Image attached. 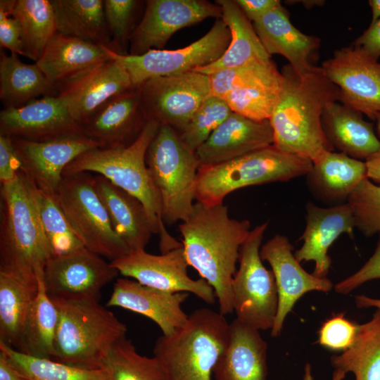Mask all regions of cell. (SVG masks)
<instances>
[{
	"label": "cell",
	"instance_id": "1",
	"mask_svg": "<svg viewBox=\"0 0 380 380\" xmlns=\"http://www.w3.org/2000/svg\"><path fill=\"white\" fill-rule=\"evenodd\" d=\"M179 230L189 265L213 288L220 312L232 313V280L240 248L251 230L250 221L231 218L223 203L196 201Z\"/></svg>",
	"mask_w": 380,
	"mask_h": 380
},
{
	"label": "cell",
	"instance_id": "2",
	"mask_svg": "<svg viewBox=\"0 0 380 380\" xmlns=\"http://www.w3.org/2000/svg\"><path fill=\"white\" fill-rule=\"evenodd\" d=\"M283 88L269 119L273 145L286 153L317 161L326 152L334 151L322 129V115L331 103L338 101V88L321 67L302 75L289 64L283 67Z\"/></svg>",
	"mask_w": 380,
	"mask_h": 380
},
{
	"label": "cell",
	"instance_id": "3",
	"mask_svg": "<svg viewBox=\"0 0 380 380\" xmlns=\"http://www.w3.org/2000/svg\"><path fill=\"white\" fill-rule=\"evenodd\" d=\"M160 125L148 120L137 138L129 145L99 147L82 153L68 165L63 175L96 172L137 198L146 209L153 234L159 235L160 248L163 253L182 244L165 229L160 198L146 163L147 149Z\"/></svg>",
	"mask_w": 380,
	"mask_h": 380
},
{
	"label": "cell",
	"instance_id": "4",
	"mask_svg": "<svg viewBox=\"0 0 380 380\" xmlns=\"http://www.w3.org/2000/svg\"><path fill=\"white\" fill-rule=\"evenodd\" d=\"M51 253L33 195V182L20 170L1 187L0 269L44 274Z\"/></svg>",
	"mask_w": 380,
	"mask_h": 380
},
{
	"label": "cell",
	"instance_id": "5",
	"mask_svg": "<svg viewBox=\"0 0 380 380\" xmlns=\"http://www.w3.org/2000/svg\"><path fill=\"white\" fill-rule=\"evenodd\" d=\"M51 299L58 313L53 360L100 369L113 346L126 337V325L99 301Z\"/></svg>",
	"mask_w": 380,
	"mask_h": 380
},
{
	"label": "cell",
	"instance_id": "6",
	"mask_svg": "<svg viewBox=\"0 0 380 380\" xmlns=\"http://www.w3.org/2000/svg\"><path fill=\"white\" fill-rule=\"evenodd\" d=\"M224 315L198 308L171 335H161L153 348L168 380H212L213 371L229 339Z\"/></svg>",
	"mask_w": 380,
	"mask_h": 380
},
{
	"label": "cell",
	"instance_id": "7",
	"mask_svg": "<svg viewBox=\"0 0 380 380\" xmlns=\"http://www.w3.org/2000/svg\"><path fill=\"white\" fill-rule=\"evenodd\" d=\"M312 167L310 159L284 152L272 144L220 164L200 167L196 200L206 205L222 204L232 191L249 186L286 182L306 175Z\"/></svg>",
	"mask_w": 380,
	"mask_h": 380
},
{
	"label": "cell",
	"instance_id": "8",
	"mask_svg": "<svg viewBox=\"0 0 380 380\" xmlns=\"http://www.w3.org/2000/svg\"><path fill=\"white\" fill-rule=\"evenodd\" d=\"M146 163L159 194L165 224L184 221L196 199L199 163L171 127L160 124L146 152Z\"/></svg>",
	"mask_w": 380,
	"mask_h": 380
},
{
	"label": "cell",
	"instance_id": "9",
	"mask_svg": "<svg viewBox=\"0 0 380 380\" xmlns=\"http://www.w3.org/2000/svg\"><path fill=\"white\" fill-rule=\"evenodd\" d=\"M53 198L85 248L110 262L130 252L114 232L89 172L63 175Z\"/></svg>",
	"mask_w": 380,
	"mask_h": 380
},
{
	"label": "cell",
	"instance_id": "10",
	"mask_svg": "<svg viewBox=\"0 0 380 380\" xmlns=\"http://www.w3.org/2000/svg\"><path fill=\"white\" fill-rule=\"evenodd\" d=\"M267 226L264 222L251 230L240 248L239 266L232 285L236 318L259 331L272 329L278 308L273 272L264 266L260 255Z\"/></svg>",
	"mask_w": 380,
	"mask_h": 380
},
{
	"label": "cell",
	"instance_id": "11",
	"mask_svg": "<svg viewBox=\"0 0 380 380\" xmlns=\"http://www.w3.org/2000/svg\"><path fill=\"white\" fill-rule=\"evenodd\" d=\"M230 40L228 26L219 18L204 36L182 49H151L138 56L120 55L108 49L107 52L126 70L132 86L137 87L152 78L179 75L214 63L224 53Z\"/></svg>",
	"mask_w": 380,
	"mask_h": 380
},
{
	"label": "cell",
	"instance_id": "12",
	"mask_svg": "<svg viewBox=\"0 0 380 380\" xmlns=\"http://www.w3.org/2000/svg\"><path fill=\"white\" fill-rule=\"evenodd\" d=\"M147 120L180 134L211 93L209 76L196 71L150 79L139 87Z\"/></svg>",
	"mask_w": 380,
	"mask_h": 380
},
{
	"label": "cell",
	"instance_id": "13",
	"mask_svg": "<svg viewBox=\"0 0 380 380\" xmlns=\"http://www.w3.org/2000/svg\"><path fill=\"white\" fill-rule=\"evenodd\" d=\"M338 88V102L375 121L380 114V62L352 45L334 51L322 66Z\"/></svg>",
	"mask_w": 380,
	"mask_h": 380
},
{
	"label": "cell",
	"instance_id": "14",
	"mask_svg": "<svg viewBox=\"0 0 380 380\" xmlns=\"http://www.w3.org/2000/svg\"><path fill=\"white\" fill-rule=\"evenodd\" d=\"M110 262L119 273L144 285L173 293H191L208 304L215 302V291L205 279L189 276L182 246L160 255L145 250L130 251Z\"/></svg>",
	"mask_w": 380,
	"mask_h": 380
},
{
	"label": "cell",
	"instance_id": "15",
	"mask_svg": "<svg viewBox=\"0 0 380 380\" xmlns=\"http://www.w3.org/2000/svg\"><path fill=\"white\" fill-rule=\"evenodd\" d=\"M208 18H222L221 7L205 0H148L129 39V53L138 56L163 49L178 30Z\"/></svg>",
	"mask_w": 380,
	"mask_h": 380
},
{
	"label": "cell",
	"instance_id": "16",
	"mask_svg": "<svg viewBox=\"0 0 380 380\" xmlns=\"http://www.w3.org/2000/svg\"><path fill=\"white\" fill-rule=\"evenodd\" d=\"M119 272L87 248L51 258L44 268V284L51 298L99 301L102 289Z\"/></svg>",
	"mask_w": 380,
	"mask_h": 380
},
{
	"label": "cell",
	"instance_id": "17",
	"mask_svg": "<svg viewBox=\"0 0 380 380\" xmlns=\"http://www.w3.org/2000/svg\"><path fill=\"white\" fill-rule=\"evenodd\" d=\"M22 165V171L45 194L55 196L65 168L82 153L99 148L83 134L44 141L12 138Z\"/></svg>",
	"mask_w": 380,
	"mask_h": 380
},
{
	"label": "cell",
	"instance_id": "18",
	"mask_svg": "<svg viewBox=\"0 0 380 380\" xmlns=\"http://www.w3.org/2000/svg\"><path fill=\"white\" fill-rule=\"evenodd\" d=\"M56 87V96L80 125L110 97L133 86L126 70L110 58L71 75Z\"/></svg>",
	"mask_w": 380,
	"mask_h": 380
},
{
	"label": "cell",
	"instance_id": "19",
	"mask_svg": "<svg viewBox=\"0 0 380 380\" xmlns=\"http://www.w3.org/2000/svg\"><path fill=\"white\" fill-rule=\"evenodd\" d=\"M293 246L288 238L277 234L261 246L260 255L272 267L278 293V308L271 336L277 337L284 320L298 300L312 291L329 292L333 284L307 272L293 253Z\"/></svg>",
	"mask_w": 380,
	"mask_h": 380
},
{
	"label": "cell",
	"instance_id": "20",
	"mask_svg": "<svg viewBox=\"0 0 380 380\" xmlns=\"http://www.w3.org/2000/svg\"><path fill=\"white\" fill-rule=\"evenodd\" d=\"M83 134L57 96L34 99L18 108L0 112V134L33 141Z\"/></svg>",
	"mask_w": 380,
	"mask_h": 380
},
{
	"label": "cell",
	"instance_id": "21",
	"mask_svg": "<svg viewBox=\"0 0 380 380\" xmlns=\"http://www.w3.org/2000/svg\"><path fill=\"white\" fill-rule=\"evenodd\" d=\"M147 120L139 87H133L108 99L80 127L83 134L99 148H108L132 144Z\"/></svg>",
	"mask_w": 380,
	"mask_h": 380
},
{
	"label": "cell",
	"instance_id": "22",
	"mask_svg": "<svg viewBox=\"0 0 380 380\" xmlns=\"http://www.w3.org/2000/svg\"><path fill=\"white\" fill-rule=\"evenodd\" d=\"M189 293L170 292L144 285L132 279L120 278L106 303L144 315L153 321L163 334L171 335L186 322L182 305Z\"/></svg>",
	"mask_w": 380,
	"mask_h": 380
},
{
	"label": "cell",
	"instance_id": "23",
	"mask_svg": "<svg viewBox=\"0 0 380 380\" xmlns=\"http://www.w3.org/2000/svg\"><path fill=\"white\" fill-rule=\"evenodd\" d=\"M305 210L306 224L300 237L303 243L294 255L300 262H315L312 274L324 278L331 264L329 248L341 234L353 235V213L348 203L322 208L308 202Z\"/></svg>",
	"mask_w": 380,
	"mask_h": 380
},
{
	"label": "cell",
	"instance_id": "24",
	"mask_svg": "<svg viewBox=\"0 0 380 380\" xmlns=\"http://www.w3.org/2000/svg\"><path fill=\"white\" fill-rule=\"evenodd\" d=\"M273 143V130L269 120L255 121L232 112L195 153L200 167L209 166L241 157Z\"/></svg>",
	"mask_w": 380,
	"mask_h": 380
},
{
	"label": "cell",
	"instance_id": "25",
	"mask_svg": "<svg viewBox=\"0 0 380 380\" xmlns=\"http://www.w3.org/2000/svg\"><path fill=\"white\" fill-rule=\"evenodd\" d=\"M267 350L259 330L235 318L229 323L227 345L214 367V380H266Z\"/></svg>",
	"mask_w": 380,
	"mask_h": 380
},
{
	"label": "cell",
	"instance_id": "26",
	"mask_svg": "<svg viewBox=\"0 0 380 380\" xmlns=\"http://www.w3.org/2000/svg\"><path fill=\"white\" fill-rule=\"evenodd\" d=\"M267 53L284 56L299 75L310 71L314 65L310 56L320 46V39L305 34L291 22L281 4L252 23Z\"/></svg>",
	"mask_w": 380,
	"mask_h": 380
},
{
	"label": "cell",
	"instance_id": "27",
	"mask_svg": "<svg viewBox=\"0 0 380 380\" xmlns=\"http://www.w3.org/2000/svg\"><path fill=\"white\" fill-rule=\"evenodd\" d=\"M94 182L118 237L130 251L145 250L153 232L142 203L100 175L94 177Z\"/></svg>",
	"mask_w": 380,
	"mask_h": 380
},
{
	"label": "cell",
	"instance_id": "28",
	"mask_svg": "<svg viewBox=\"0 0 380 380\" xmlns=\"http://www.w3.org/2000/svg\"><path fill=\"white\" fill-rule=\"evenodd\" d=\"M324 134L334 149L357 160H366L380 148L374 124L363 114L338 101L329 103L322 115Z\"/></svg>",
	"mask_w": 380,
	"mask_h": 380
},
{
	"label": "cell",
	"instance_id": "29",
	"mask_svg": "<svg viewBox=\"0 0 380 380\" xmlns=\"http://www.w3.org/2000/svg\"><path fill=\"white\" fill-rule=\"evenodd\" d=\"M366 177L365 161L341 152L327 151L312 163L306 182L315 197L336 205L347 202L355 188Z\"/></svg>",
	"mask_w": 380,
	"mask_h": 380
},
{
	"label": "cell",
	"instance_id": "30",
	"mask_svg": "<svg viewBox=\"0 0 380 380\" xmlns=\"http://www.w3.org/2000/svg\"><path fill=\"white\" fill-rule=\"evenodd\" d=\"M107 49L56 32L35 63L56 87L71 75L110 59Z\"/></svg>",
	"mask_w": 380,
	"mask_h": 380
},
{
	"label": "cell",
	"instance_id": "31",
	"mask_svg": "<svg viewBox=\"0 0 380 380\" xmlns=\"http://www.w3.org/2000/svg\"><path fill=\"white\" fill-rule=\"evenodd\" d=\"M38 291L36 275L0 269V341L18 348Z\"/></svg>",
	"mask_w": 380,
	"mask_h": 380
},
{
	"label": "cell",
	"instance_id": "32",
	"mask_svg": "<svg viewBox=\"0 0 380 380\" xmlns=\"http://www.w3.org/2000/svg\"><path fill=\"white\" fill-rule=\"evenodd\" d=\"M215 3L221 7V18L230 30V43L218 60L194 70L210 75L219 70L241 66L253 61L271 58L260 41L253 23L235 1L217 0Z\"/></svg>",
	"mask_w": 380,
	"mask_h": 380
},
{
	"label": "cell",
	"instance_id": "33",
	"mask_svg": "<svg viewBox=\"0 0 380 380\" xmlns=\"http://www.w3.org/2000/svg\"><path fill=\"white\" fill-rule=\"evenodd\" d=\"M56 32L110 49L103 0H50Z\"/></svg>",
	"mask_w": 380,
	"mask_h": 380
},
{
	"label": "cell",
	"instance_id": "34",
	"mask_svg": "<svg viewBox=\"0 0 380 380\" xmlns=\"http://www.w3.org/2000/svg\"><path fill=\"white\" fill-rule=\"evenodd\" d=\"M56 95V87L36 63L26 64L18 54L1 51L0 99L5 108L21 107L39 96Z\"/></svg>",
	"mask_w": 380,
	"mask_h": 380
},
{
	"label": "cell",
	"instance_id": "35",
	"mask_svg": "<svg viewBox=\"0 0 380 380\" xmlns=\"http://www.w3.org/2000/svg\"><path fill=\"white\" fill-rule=\"evenodd\" d=\"M283 75L274 63L222 98L232 112L255 121L269 120L279 100Z\"/></svg>",
	"mask_w": 380,
	"mask_h": 380
},
{
	"label": "cell",
	"instance_id": "36",
	"mask_svg": "<svg viewBox=\"0 0 380 380\" xmlns=\"http://www.w3.org/2000/svg\"><path fill=\"white\" fill-rule=\"evenodd\" d=\"M38 293L27 317L17 350L36 357L53 359L58 313L46 290L44 275L38 277Z\"/></svg>",
	"mask_w": 380,
	"mask_h": 380
},
{
	"label": "cell",
	"instance_id": "37",
	"mask_svg": "<svg viewBox=\"0 0 380 380\" xmlns=\"http://www.w3.org/2000/svg\"><path fill=\"white\" fill-rule=\"evenodd\" d=\"M331 362L336 369L353 373L355 380H380V310L359 325L351 346L333 355Z\"/></svg>",
	"mask_w": 380,
	"mask_h": 380
},
{
	"label": "cell",
	"instance_id": "38",
	"mask_svg": "<svg viewBox=\"0 0 380 380\" xmlns=\"http://www.w3.org/2000/svg\"><path fill=\"white\" fill-rule=\"evenodd\" d=\"M11 16L20 26L24 56L37 62L56 32L50 0H17Z\"/></svg>",
	"mask_w": 380,
	"mask_h": 380
},
{
	"label": "cell",
	"instance_id": "39",
	"mask_svg": "<svg viewBox=\"0 0 380 380\" xmlns=\"http://www.w3.org/2000/svg\"><path fill=\"white\" fill-rule=\"evenodd\" d=\"M100 369L106 380H168L159 361L139 354L127 337L113 346Z\"/></svg>",
	"mask_w": 380,
	"mask_h": 380
},
{
	"label": "cell",
	"instance_id": "40",
	"mask_svg": "<svg viewBox=\"0 0 380 380\" xmlns=\"http://www.w3.org/2000/svg\"><path fill=\"white\" fill-rule=\"evenodd\" d=\"M33 195L51 258L85 248L54 198L37 188L34 183Z\"/></svg>",
	"mask_w": 380,
	"mask_h": 380
},
{
	"label": "cell",
	"instance_id": "41",
	"mask_svg": "<svg viewBox=\"0 0 380 380\" xmlns=\"http://www.w3.org/2000/svg\"><path fill=\"white\" fill-rule=\"evenodd\" d=\"M0 350L28 380H106L101 369H86L26 355L0 341Z\"/></svg>",
	"mask_w": 380,
	"mask_h": 380
},
{
	"label": "cell",
	"instance_id": "42",
	"mask_svg": "<svg viewBox=\"0 0 380 380\" xmlns=\"http://www.w3.org/2000/svg\"><path fill=\"white\" fill-rule=\"evenodd\" d=\"M232 113L224 100L210 95L198 108L185 129L179 134L181 140L196 151Z\"/></svg>",
	"mask_w": 380,
	"mask_h": 380
},
{
	"label": "cell",
	"instance_id": "43",
	"mask_svg": "<svg viewBox=\"0 0 380 380\" xmlns=\"http://www.w3.org/2000/svg\"><path fill=\"white\" fill-rule=\"evenodd\" d=\"M143 1L137 0H104L106 23L111 36L110 50L127 55L130 37L137 27V17Z\"/></svg>",
	"mask_w": 380,
	"mask_h": 380
},
{
	"label": "cell",
	"instance_id": "44",
	"mask_svg": "<svg viewBox=\"0 0 380 380\" xmlns=\"http://www.w3.org/2000/svg\"><path fill=\"white\" fill-rule=\"evenodd\" d=\"M347 203L353 213L355 229L365 236L380 233V185L365 178L353 191Z\"/></svg>",
	"mask_w": 380,
	"mask_h": 380
},
{
	"label": "cell",
	"instance_id": "45",
	"mask_svg": "<svg viewBox=\"0 0 380 380\" xmlns=\"http://www.w3.org/2000/svg\"><path fill=\"white\" fill-rule=\"evenodd\" d=\"M274 63L271 58L256 60L208 75L212 95L222 99L245 82L268 69Z\"/></svg>",
	"mask_w": 380,
	"mask_h": 380
},
{
	"label": "cell",
	"instance_id": "46",
	"mask_svg": "<svg viewBox=\"0 0 380 380\" xmlns=\"http://www.w3.org/2000/svg\"><path fill=\"white\" fill-rule=\"evenodd\" d=\"M359 325L346 319L343 313L335 314L325 321L318 331V343L335 351H345L353 344Z\"/></svg>",
	"mask_w": 380,
	"mask_h": 380
},
{
	"label": "cell",
	"instance_id": "47",
	"mask_svg": "<svg viewBox=\"0 0 380 380\" xmlns=\"http://www.w3.org/2000/svg\"><path fill=\"white\" fill-rule=\"evenodd\" d=\"M375 279H380V235L372 257L356 272L336 284L335 291L338 293L347 294L362 284Z\"/></svg>",
	"mask_w": 380,
	"mask_h": 380
},
{
	"label": "cell",
	"instance_id": "48",
	"mask_svg": "<svg viewBox=\"0 0 380 380\" xmlns=\"http://www.w3.org/2000/svg\"><path fill=\"white\" fill-rule=\"evenodd\" d=\"M22 170L20 160L11 137L0 134V181L5 184L14 181Z\"/></svg>",
	"mask_w": 380,
	"mask_h": 380
},
{
	"label": "cell",
	"instance_id": "49",
	"mask_svg": "<svg viewBox=\"0 0 380 380\" xmlns=\"http://www.w3.org/2000/svg\"><path fill=\"white\" fill-rule=\"evenodd\" d=\"M0 45L11 53L24 56L20 24L15 18L2 11H0Z\"/></svg>",
	"mask_w": 380,
	"mask_h": 380
},
{
	"label": "cell",
	"instance_id": "50",
	"mask_svg": "<svg viewBox=\"0 0 380 380\" xmlns=\"http://www.w3.org/2000/svg\"><path fill=\"white\" fill-rule=\"evenodd\" d=\"M353 45L365 51L372 57L380 58V18L371 22L368 28L359 36Z\"/></svg>",
	"mask_w": 380,
	"mask_h": 380
},
{
	"label": "cell",
	"instance_id": "51",
	"mask_svg": "<svg viewBox=\"0 0 380 380\" xmlns=\"http://www.w3.org/2000/svg\"><path fill=\"white\" fill-rule=\"evenodd\" d=\"M235 2L252 23L261 18L281 4L279 0H235Z\"/></svg>",
	"mask_w": 380,
	"mask_h": 380
},
{
	"label": "cell",
	"instance_id": "52",
	"mask_svg": "<svg viewBox=\"0 0 380 380\" xmlns=\"http://www.w3.org/2000/svg\"><path fill=\"white\" fill-rule=\"evenodd\" d=\"M0 380H28L1 350Z\"/></svg>",
	"mask_w": 380,
	"mask_h": 380
},
{
	"label": "cell",
	"instance_id": "53",
	"mask_svg": "<svg viewBox=\"0 0 380 380\" xmlns=\"http://www.w3.org/2000/svg\"><path fill=\"white\" fill-rule=\"evenodd\" d=\"M367 177L380 184V148L365 160Z\"/></svg>",
	"mask_w": 380,
	"mask_h": 380
},
{
	"label": "cell",
	"instance_id": "54",
	"mask_svg": "<svg viewBox=\"0 0 380 380\" xmlns=\"http://www.w3.org/2000/svg\"><path fill=\"white\" fill-rule=\"evenodd\" d=\"M355 302L359 308L374 307L380 310V299L360 295L355 297Z\"/></svg>",
	"mask_w": 380,
	"mask_h": 380
},
{
	"label": "cell",
	"instance_id": "55",
	"mask_svg": "<svg viewBox=\"0 0 380 380\" xmlns=\"http://www.w3.org/2000/svg\"><path fill=\"white\" fill-rule=\"evenodd\" d=\"M346 376V374L340 370L336 369L332 380H342ZM303 380H313L311 372V366L310 364H306L304 368V374Z\"/></svg>",
	"mask_w": 380,
	"mask_h": 380
},
{
	"label": "cell",
	"instance_id": "56",
	"mask_svg": "<svg viewBox=\"0 0 380 380\" xmlns=\"http://www.w3.org/2000/svg\"><path fill=\"white\" fill-rule=\"evenodd\" d=\"M368 4L372 11L371 22H374L380 18V0H369Z\"/></svg>",
	"mask_w": 380,
	"mask_h": 380
},
{
	"label": "cell",
	"instance_id": "57",
	"mask_svg": "<svg viewBox=\"0 0 380 380\" xmlns=\"http://www.w3.org/2000/svg\"><path fill=\"white\" fill-rule=\"evenodd\" d=\"M375 122H376V134L380 139V114L376 118Z\"/></svg>",
	"mask_w": 380,
	"mask_h": 380
}]
</instances>
